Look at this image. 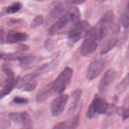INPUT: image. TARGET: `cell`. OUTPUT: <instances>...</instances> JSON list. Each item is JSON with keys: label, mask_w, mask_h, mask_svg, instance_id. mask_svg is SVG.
<instances>
[{"label": "cell", "mask_w": 129, "mask_h": 129, "mask_svg": "<svg viewBox=\"0 0 129 129\" xmlns=\"http://www.w3.org/2000/svg\"><path fill=\"white\" fill-rule=\"evenodd\" d=\"M117 108L113 104H109L98 95H95L89 105L86 114L88 118H92L95 114L111 115L117 112Z\"/></svg>", "instance_id": "cell-1"}, {"label": "cell", "mask_w": 129, "mask_h": 129, "mask_svg": "<svg viewBox=\"0 0 129 129\" xmlns=\"http://www.w3.org/2000/svg\"><path fill=\"white\" fill-rule=\"evenodd\" d=\"M97 41L95 28L90 27L86 33L84 41L81 46L80 49L81 55L84 57H88L92 55L97 48Z\"/></svg>", "instance_id": "cell-2"}, {"label": "cell", "mask_w": 129, "mask_h": 129, "mask_svg": "<svg viewBox=\"0 0 129 129\" xmlns=\"http://www.w3.org/2000/svg\"><path fill=\"white\" fill-rule=\"evenodd\" d=\"M73 74V70L69 67L63 69L55 80L52 82L54 93L61 94L65 90L71 82Z\"/></svg>", "instance_id": "cell-3"}, {"label": "cell", "mask_w": 129, "mask_h": 129, "mask_svg": "<svg viewBox=\"0 0 129 129\" xmlns=\"http://www.w3.org/2000/svg\"><path fill=\"white\" fill-rule=\"evenodd\" d=\"M89 23L85 20L80 21L77 23L74 24V27L69 32L68 37L71 44H74L79 41L87 31L90 29Z\"/></svg>", "instance_id": "cell-4"}, {"label": "cell", "mask_w": 129, "mask_h": 129, "mask_svg": "<svg viewBox=\"0 0 129 129\" xmlns=\"http://www.w3.org/2000/svg\"><path fill=\"white\" fill-rule=\"evenodd\" d=\"M106 63L107 60L105 57H99L95 58L88 68L86 78L89 80L95 79L105 69Z\"/></svg>", "instance_id": "cell-5"}, {"label": "cell", "mask_w": 129, "mask_h": 129, "mask_svg": "<svg viewBox=\"0 0 129 129\" xmlns=\"http://www.w3.org/2000/svg\"><path fill=\"white\" fill-rule=\"evenodd\" d=\"M115 77L116 72L113 69H109L104 73L98 85V90L100 94L104 95L107 92Z\"/></svg>", "instance_id": "cell-6"}, {"label": "cell", "mask_w": 129, "mask_h": 129, "mask_svg": "<svg viewBox=\"0 0 129 129\" xmlns=\"http://www.w3.org/2000/svg\"><path fill=\"white\" fill-rule=\"evenodd\" d=\"M69 98L68 94H60L53 100L50 105V111L52 116L57 117L63 112Z\"/></svg>", "instance_id": "cell-7"}, {"label": "cell", "mask_w": 129, "mask_h": 129, "mask_svg": "<svg viewBox=\"0 0 129 129\" xmlns=\"http://www.w3.org/2000/svg\"><path fill=\"white\" fill-rule=\"evenodd\" d=\"M9 118L14 122L21 123L25 127L32 125V121L28 113L26 111L11 112L9 114Z\"/></svg>", "instance_id": "cell-8"}, {"label": "cell", "mask_w": 129, "mask_h": 129, "mask_svg": "<svg viewBox=\"0 0 129 129\" xmlns=\"http://www.w3.org/2000/svg\"><path fill=\"white\" fill-rule=\"evenodd\" d=\"M79 114H77L67 120L57 123L52 129H76L79 124Z\"/></svg>", "instance_id": "cell-9"}, {"label": "cell", "mask_w": 129, "mask_h": 129, "mask_svg": "<svg viewBox=\"0 0 129 129\" xmlns=\"http://www.w3.org/2000/svg\"><path fill=\"white\" fill-rule=\"evenodd\" d=\"M53 93H54V92L51 82L43 86L39 90L36 97V101L38 103H42L50 97Z\"/></svg>", "instance_id": "cell-10"}, {"label": "cell", "mask_w": 129, "mask_h": 129, "mask_svg": "<svg viewBox=\"0 0 129 129\" xmlns=\"http://www.w3.org/2000/svg\"><path fill=\"white\" fill-rule=\"evenodd\" d=\"M69 21L70 19L67 14H64L59 17L58 20H57L50 27L48 30L49 34L50 35H54L66 27L68 24Z\"/></svg>", "instance_id": "cell-11"}, {"label": "cell", "mask_w": 129, "mask_h": 129, "mask_svg": "<svg viewBox=\"0 0 129 129\" xmlns=\"http://www.w3.org/2000/svg\"><path fill=\"white\" fill-rule=\"evenodd\" d=\"M65 8L63 3L60 1L52 2L49 8V15L52 19H56L63 15Z\"/></svg>", "instance_id": "cell-12"}, {"label": "cell", "mask_w": 129, "mask_h": 129, "mask_svg": "<svg viewBox=\"0 0 129 129\" xmlns=\"http://www.w3.org/2000/svg\"><path fill=\"white\" fill-rule=\"evenodd\" d=\"M27 38L28 35L26 33L11 30L8 31L6 35V42L10 44L15 43L24 41Z\"/></svg>", "instance_id": "cell-13"}, {"label": "cell", "mask_w": 129, "mask_h": 129, "mask_svg": "<svg viewBox=\"0 0 129 129\" xmlns=\"http://www.w3.org/2000/svg\"><path fill=\"white\" fill-rule=\"evenodd\" d=\"M20 66L25 69H29L35 66L39 61L40 59L32 55H22L19 59Z\"/></svg>", "instance_id": "cell-14"}, {"label": "cell", "mask_w": 129, "mask_h": 129, "mask_svg": "<svg viewBox=\"0 0 129 129\" xmlns=\"http://www.w3.org/2000/svg\"><path fill=\"white\" fill-rule=\"evenodd\" d=\"M82 94L81 89H77L74 91L72 93V100L68 110V114L71 115L73 114L78 107L80 99Z\"/></svg>", "instance_id": "cell-15"}, {"label": "cell", "mask_w": 129, "mask_h": 129, "mask_svg": "<svg viewBox=\"0 0 129 129\" xmlns=\"http://www.w3.org/2000/svg\"><path fill=\"white\" fill-rule=\"evenodd\" d=\"M114 20V13L112 11H107L100 18L98 24L107 27L108 29L113 24Z\"/></svg>", "instance_id": "cell-16"}, {"label": "cell", "mask_w": 129, "mask_h": 129, "mask_svg": "<svg viewBox=\"0 0 129 129\" xmlns=\"http://www.w3.org/2000/svg\"><path fill=\"white\" fill-rule=\"evenodd\" d=\"M118 39L115 37H113L108 39L101 47L100 53L101 55L105 54L112 50L117 44Z\"/></svg>", "instance_id": "cell-17"}, {"label": "cell", "mask_w": 129, "mask_h": 129, "mask_svg": "<svg viewBox=\"0 0 129 129\" xmlns=\"http://www.w3.org/2000/svg\"><path fill=\"white\" fill-rule=\"evenodd\" d=\"M117 112L121 116L123 120L129 118V95L124 99L122 106L117 108Z\"/></svg>", "instance_id": "cell-18"}, {"label": "cell", "mask_w": 129, "mask_h": 129, "mask_svg": "<svg viewBox=\"0 0 129 129\" xmlns=\"http://www.w3.org/2000/svg\"><path fill=\"white\" fill-rule=\"evenodd\" d=\"M67 15L69 16L70 20L75 24L80 21V12L79 9L76 7H71L68 11Z\"/></svg>", "instance_id": "cell-19"}, {"label": "cell", "mask_w": 129, "mask_h": 129, "mask_svg": "<svg viewBox=\"0 0 129 129\" xmlns=\"http://www.w3.org/2000/svg\"><path fill=\"white\" fill-rule=\"evenodd\" d=\"M19 79V78L17 77L13 82L5 84L4 88L0 90V99L11 92L14 87L17 86Z\"/></svg>", "instance_id": "cell-20"}, {"label": "cell", "mask_w": 129, "mask_h": 129, "mask_svg": "<svg viewBox=\"0 0 129 129\" xmlns=\"http://www.w3.org/2000/svg\"><path fill=\"white\" fill-rule=\"evenodd\" d=\"M129 87V73L123 78L121 81L117 85L116 91L119 93L124 91Z\"/></svg>", "instance_id": "cell-21"}, {"label": "cell", "mask_w": 129, "mask_h": 129, "mask_svg": "<svg viewBox=\"0 0 129 129\" xmlns=\"http://www.w3.org/2000/svg\"><path fill=\"white\" fill-rule=\"evenodd\" d=\"M120 21L124 28H127L129 27V6L128 5L120 16Z\"/></svg>", "instance_id": "cell-22"}, {"label": "cell", "mask_w": 129, "mask_h": 129, "mask_svg": "<svg viewBox=\"0 0 129 129\" xmlns=\"http://www.w3.org/2000/svg\"><path fill=\"white\" fill-rule=\"evenodd\" d=\"M22 8V5L19 2H16L9 6L7 8L6 12L9 14H13L19 12Z\"/></svg>", "instance_id": "cell-23"}, {"label": "cell", "mask_w": 129, "mask_h": 129, "mask_svg": "<svg viewBox=\"0 0 129 129\" xmlns=\"http://www.w3.org/2000/svg\"><path fill=\"white\" fill-rule=\"evenodd\" d=\"M22 54L20 53H13L9 54H5L3 59L6 61H14L18 60Z\"/></svg>", "instance_id": "cell-24"}, {"label": "cell", "mask_w": 129, "mask_h": 129, "mask_svg": "<svg viewBox=\"0 0 129 129\" xmlns=\"http://www.w3.org/2000/svg\"><path fill=\"white\" fill-rule=\"evenodd\" d=\"M37 86V82L35 80H33L25 84L22 88H23V90H24V91L31 92L35 90Z\"/></svg>", "instance_id": "cell-25"}, {"label": "cell", "mask_w": 129, "mask_h": 129, "mask_svg": "<svg viewBox=\"0 0 129 129\" xmlns=\"http://www.w3.org/2000/svg\"><path fill=\"white\" fill-rule=\"evenodd\" d=\"M43 22V18L41 15H38L36 16L32 21L31 27L32 28H35L40 25H41Z\"/></svg>", "instance_id": "cell-26"}, {"label": "cell", "mask_w": 129, "mask_h": 129, "mask_svg": "<svg viewBox=\"0 0 129 129\" xmlns=\"http://www.w3.org/2000/svg\"><path fill=\"white\" fill-rule=\"evenodd\" d=\"M22 24V21L20 19H10L8 22L7 25L10 27H16L20 26Z\"/></svg>", "instance_id": "cell-27"}, {"label": "cell", "mask_w": 129, "mask_h": 129, "mask_svg": "<svg viewBox=\"0 0 129 129\" xmlns=\"http://www.w3.org/2000/svg\"><path fill=\"white\" fill-rule=\"evenodd\" d=\"M53 41L51 39H47L44 42V47L48 51H50L53 48Z\"/></svg>", "instance_id": "cell-28"}, {"label": "cell", "mask_w": 129, "mask_h": 129, "mask_svg": "<svg viewBox=\"0 0 129 129\" xmlns=\"http://www.w3.org/2000/svg\"><path fill=\"white\" fill-rule=\"evenodd\" d=\"M109 29H110L112 34H117L120 31V25L118 24L114 23L113 22V24L109 27Z\"/></svg>", "instance_id": "cell-29"}, {"label": "cell", "mask_w": 129, "mask_h": 129, "mask_svg": "<svg viewBox=\"0 0 129 129\" xmlns=\"http://www.w3.org/2000/svg\"><path fill=\"white\" fill-rule=\"evenodd\" d=\"M13 102L18 104H24L28 102V100L27 98L21 97H15L13 99Z\"/></svg>", "instance_id": "cell-30"}, {"label": "cell", "mask_w": 129, "mask_h": 129, "mask_svg": "<svg viewBox=\"0 0 129 129\" xmlns=\"http://www.w3.org/2000/svg\"><path fill=\"white\" fill-rule=\"evenodd\" d=\"M11 125L10 121L7 119H0V129H7Z\"/></svg>", "instance_id": "cell-31"}, {"label": "cell", "mask_w": 129, "mask_h": 129, "mask_svg": "<svg viewBox=\"0 0 129 129\" xmlns=\"http://www.w3.org/2000/svg\"><path fill=\"white\" fill-rule=\"evenodd\" d=\"M6 35L5 31L3 29H0V44H4L7 43Z\"/></svg>", "instance_id": "cell-32"}, {"label": "cell", "mask_w": 129, "mask_h": 129, "mask_svg": "<svg viewBox=\"0 0 129 129\" xmlns=\"http://www.w3.org/2000/svg\"><path fill=\"white\" fill-rule=\"evenodd\" d=\"M18 49L20 51H26L29 49V47L28 45L24 44H20L18 47Z\"/></svg>", "instance_id": "cell-33"}, {"label": "cell", "mask_w": 129, "mask_h": 129, "mask_svg": "<svg viewBox=\"0 0 129 129\" xmlns=\"http://www.w3.org/2000/svg\"><path fill=\"white\" fill-rule=\"evenodd\" d=\"M86 0H72V3L75 5H80L84 3Z\"/></svg>", "instance_id": "cell-34"}, {"label": "cell", "mask_w": 129, "mask_h": 129, "mask_svg": "<svg viewBox=\"0 0 129 129\" xmlns=\"http://www.w3.org/2000/svg\"><path fill=\"white\" fill-rule=\"evenodd\" d=\"M125 56H126V58H129V43L128 44V46H127V49L126 50Z\"/></svg>", "instance_id": "cell-35"}, {"label": "cell", "mask_w": 129, "mask_h": 129, "mask_svg": "<svg viewBox=\"0 0 129 129\" xmlns=\"http://www.w3.org/2000/svg\"><path fill=\"white\" fill-rule=\"evenodd\" d=\"M4 54H4V53H3L2 51H0V58H1V59H3Z\"/></svg>", "instance_id": "cell-36"}, {"label": "cell", "mask_w": 129, "mask_h": 129, "mask_svg": "<svg viewBox=\"0 0 129 129\" xmlns=\"http://www.w3.org/2000/svg\"><path fill=\"white\" fill-rule=\"evenodd\" d=\"M22 129H31L30 128H28V127H26V128H22Z\"/></svg>", "instance_id": "cell-37"}, {"label": "cell", "mask_w": 129, "mask_h": 129, "mask_svg": "<svg viewBox=\"0 0 129 129\" xmlns=\"http://www.w3.org/2000/svg\"><path fill=\"white\" fill-rule=\"evenodd\" d=\"M127 5H128V6H129V2H128V4H127Z\"/></svg>", "instance_id": "cell-38"}]
</instances>
